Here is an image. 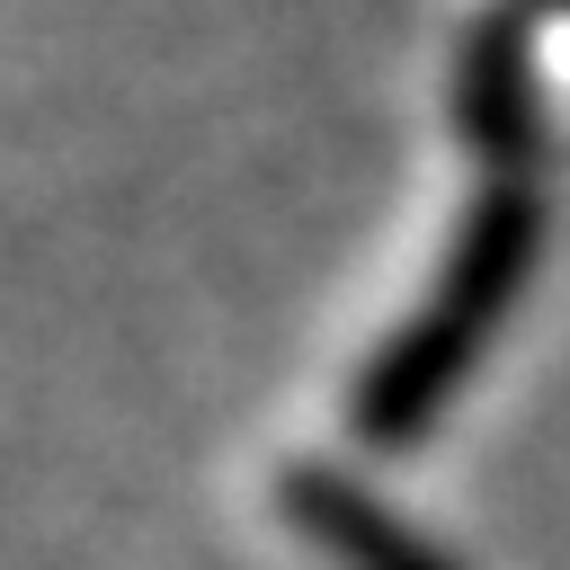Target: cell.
Instances as JSON below:
<instances>
[{
    "instance_id": "cell-4",
    "label": "cell",
    "mask_w": 570,
    "mask_h": 570,
    "mask_svg": "<svg viewBox=\"0 0 570 570\" xmlns=\"http://www.w3.org/2000/svg\"><path fill=\"white\" fill-rule=\"evenodd\" d=\"M561 9H570V0H561Z\"/></svg>"
},
{
    "instance_id": "cell-1",
    "label": "cell",
    "mask_w": 570,
    "mask_h": 570,
    "mask_svg": "<svg viewBox=\"0 0 570 570\" xmlns=\"http://www.w3.org/2000/svg\"><path fill=\"white\" fill-rule=\"evenodd\" d=\"M534 240H543V214L525 187H490L436 276V294L419 303V321L374 356V374L356 383V436L365 445H410L454 392L463 374L481 365V347L499 338L525 267H534Z\"/></svg>"
},
{
    "instance_id": "cell-2",
    "label": "cell",
    "mask_w": 570,
    "mask_h": 570,
    "mask_svg": "<svg viewBox=\"0 0 570 570\" xmlns=\"http://www.w3.org/2000/svg\"><path fill=\"white\" fill-rule=\"evenodd\" d=\"M463 134L517 169L534 160V53H525V9H490L481 36L463 45V98H454Z\"/></svg>"
},
{
    "instance_id": "cell-3",
    "label": "cell",
    "mask_w": 570,
    "mask_h": 570,
    "mask_svg": "<svg viewBox=\"0 0 570 570\" xmlns=\"http://www.w3.org/2000/svg\"><path fill=\"white\" fill-rule=\"evenodd\" d=\"M285 508H294V525L312 534V543H330L347 570H445L410 525H392L356 481H338V472H294L285 481Z\"/></svg>"
}]
</instances>
